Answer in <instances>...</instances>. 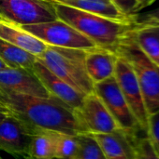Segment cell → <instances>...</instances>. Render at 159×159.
<instances>
[{
  "label": "cell",
  "instance_id": "obj_1",
  "mask_svg": "<svg viewBox=\"0 0 159 159\" xmlns=\"http://www.w3.org/2000/svg\"><path fill=\"white\" fill-rule=\"evenodd\" d=\"M0 102L12 116L35 128L74 136L82 133L74 111L52 95L39 98L0 91Z\"/></svg>",
  "mask_w": 159,
  "mask_h": 159
},
{
  "label": "cell",
  "instance_id": "obj_2",
  "mask_svg": "<svg viewBox=\"0 0 159 159\" xmlns=\"http://www.w3.org/2000/svg\"><path fill=\"white\" fill-rule=\"evenodd\" d=\"M52 3L58 20L75 28L93 41L97 48L114 53L134 25L132 22L111 20L62 4Z\"/></svg>",
  "mask_w": 159,
  "mask_h": 159
},
{
  "label": "cell",
  "instance_id": "obj_3",
  "mask_svg": "<svg viewBox=\"0 0 159 159\" xmlns=\"http://www.w3.org/2000/svg\"><path fill=\"white\" fill-rule=\"evenodd\" d=\"M86 51L48 46L37 60L53 75L86 96L94 92V83L85 67Z\"/></svg>",
  "mask_w": 159,
  "mask_h": 159
},
{
  "label": "cell",
  "instance_id": "obj_4",
  "mask_svg": "<svg viewBox=\"0 0 159 159\" xmlns=\"http://www.w3.org/2000/svg\"><path fill=\"white\" fill-rule=\"evenodd\" d=\"M131 30L121 42L116 54L124 58L132 67L138 79L148 115H152L159 111V67L137 46L132 37Z\"/></svg>",
  "mask_w": 159,
  "mask_h": 159
},
{
  "label": "cell",
  "instance_id": "obj_5",
  "mask_svg": "<svg viewBox=\"0 0 159 159\" xmlns=\"http://www.w3.org/2000/svg\"><path fill=\"white\" fill-rule=\"evenodd\" d=\"M94 92L100 98L122 131L130 137H147L131 112L114 76L95 84Z\"/></svg>",
  "mask_w": 159,
  "mask_h": 159
},
{
  "label": "cell",
  "instance_id": "obj_6",
  "mask_svg": "<svg viewBox=\"0 0 159 159\" xmlns=\"http://www.w3.org/2000/svg\"><path fill=\"white\" fill-rule=\"evenodd\" d=\"M48 46L91 50L97 48L93 41L61 20L20 26Z\"/></svg>",
  "mask_w": 159,
  "mask_h": 159
},
{
  "label": "cell",
  "instance_id": "obj_7",
  "mask_svg": "<svg viewBox=\"0 0 159 159\" xmlns=\"http://www.w3.org/2000/svg\"><path fill=\"white\" fill-rule=\"evenodd\" d=\"M57 20L54 6L48 0H0V20L31 25Z\"/></svg>",
  "mask_w": 159,
  "mask_h": 159
},
{
  "label": "cell",
  "instance_id": "obj_8",
  "mask_svg": "<svg viewBox=\"0 0 159 159\" xmlns=\"http://www.w3.org/2000/svg\"><path fill=\"white\" fill-rule=\"evenodd\" d=\"M82 133L108 134L121 130L100 98L92 92L86 95L81 107L74 111Z\"/></svg>",
  "mask_w": 159,
  "mask_h": 159
},
{
  "label": "cell",
  "instance_id": "obj_9",
  "mask_svg": "<svg viewBox=\"0 0 159 159\" xmlns=\"http://www.w3.org/2000/svg\"><path fill=\"white\" fill-rule=\"evenodd\" d=\"M113 76L131 112L139 122L141 128L147 134V123L149 115L138 79L129 63L124 58L118 55Z\"/></svg>",
  "mask_w": 159,
  "mask_h": 159
},
{
  "label": "cell",
  "instance_id": "obj_10",
  "mask_svg": "<svg viewBox=\"0 0 159 159\" xmlns=\"http://www.w3.org/2000/svg\"><path fill=\"white\" fill-rule=\"evenodd\" d=\"M36 129L12 115L8 116L0 123V150L28 157Z\"/></svg>",
  "mask_w": 159,
  "mask_h": 159
},
{
  "label": "cell",
  "instance_id": "obj_11",
  "mask_svg": "<svg viewBox=\"0 0 159 159\" xmlns=\"http://www.w3.org/2000/svg\"><path fill=\"white\" fill-rule=\"evenodd\" d=\"M0 91L39 98L51 96L33 70L23 68H7L0 71Z\"/></svg>",
  "mask_w": 159,
  "mask_h": 159
},
{
  "label": "cell",
  "instance_id": "obj_12",
  "mask_svg": "<svg viewBox=\"0 0 159 159\" xmlns=\"http://www.w3.org/2000/svg\"><path fill=\"white\" fill-rule=\"evenodd\" d=\"M32 70L52 96L66 103L73 111L81 107L85 96L53 75L38 60L35 62Z\"/></svg>",
  "mask_w": 159,
  "mask_h": 159
},
{
  "label": "cell",
  "instance_id": "obj_13",
  "mask_svg": "<svg viewBox=\"0 0 159 159\" xmlns=\"http://www.w3.org/2000/svg\"><path fill=\"white\" fill-rule=\"evenodd\" d=\"M117 54L99 48L86 51V72L95 84L102 82L114 75Z\"/></svg>",
  "mask_w": 159,
  "mask_h": 159
},
{
  "label": "cell",
  "instance_id": "obj_14",
  "mask_svg": "<svg viewBox=\"0 0 159 159\" xmlns=\"http://www.w3.org/2000/svg\"><path fill=\"white\" fill-rule=\"evenodd\" d=\"M106 159H135L134 138L122 130L108 134H93Z\"/></svg>",
  "mask_w": 159,
  "mask_h": 159
},
{
  "label": "cell",
  "instance_id": "obj_15",
  "mask_svg": "<svg viewBox=\"0 0 159 159\" xmlns=\"http://www.w3.org/2000/svg\"><path fill=\"white\" fill-rule=\"evenodd\" d=\"M0 38L14 46L39 57L47 48L48 45L27 33L20 26L0 20Z\"/></svg>",
  "mask_w": 159,
  "mask_h": 159
},
{
  "label": "cell",
  "instance_id": "obj_16",
  "mask_svg": "<svg viewBox=\"0 0 159 159\" xmlns=\"http://www.w3.org/2000/svg\"><path fill=\"white\" fill-rule=\"evenodd\" d=\"M48 1L68 6L111 20L133 23L132 18L127 17L122 12H120L111 0H48Z\"/></svg>",
  "mask_w": 159,
  "mask_h": 159
},
{
  "label": "cell",
  "instance_id": "obj_17",
  "mask_svg": "<svg viewBox=\"0 0 159 159\" xmlns=\"http://www.w3.org/2000/svg\"><path fill=\"white\" fill-rule=\"evenodd\" d=\"M131 34L140 49L159 67V24H134Z\"/></svg>",
  "mask_w": 159,
  "mask_h": 159
},
{
  "label": "cell",
  "instance_id": "obj_18",
  "mask_svg": "<svg viewBox=\"0 0 159 159\" xmlns=\"http://www.w3.org/2000/svg\"><path fill=\"white\" fill-rule=\"evenodd\" d=\"M0 59L8 68L33 69L37 57L0 38Z\"/></svg>",
  "mask_w": 159,
  "mask_h": 159
},
{
  "label": "cell",
  "instance_id": "obj_19",
  "mask_svg": "<svg viewBox=\"0 0 159 159\" xmlns=\"http://www.w3.org/2000/svg\"><path fill=\"white\" fill-rule=\"evenodd\" d=\"M54 131L36 129L28 157L32 159H54Z\"/></svg>",
  "mask_w": 159,
  "mask_h": 159
},
{
  "label": "cell",
  "instance_id": "obj_20",
  "mask_svg": "<svg viewBox=\"0 0 159 159\" xmlns=\"http://www.w3.org/2000/svg\"><path fill=\"white\" fill-rule=\"evenodd\" d=\"M77 139L78 149L73 159H106L93 134L81 133Z\"/></svg>",
  "mask_w": 159,
  "mask_h": 159
},
{
  "label": "cell",
  "instance_id": "obj_21",
  "mask_svg": "<svg viewBox=\"0 0 159 159\" xmlns=\"http://www.w3.org/2000/svg\"><path fill=\"white\" fill-rule=\"evenodd\" d=\"M54 159H73L78 149L77 135H68L54 131Z\"/></svg>",
  "mask_w": 159,
  "mask_h": 159
},
{
  "label": "cell",
  "instance_id": "obj_22",
  "mask_svg": "<svg viewBox=\"0 0 159 159\" xmlns=\"http://www.w3.org/2000/svg\"><path fill=\"white\" fill-rule=\"evenodd\" d=\"M147 138L154 152L159 157V111L148 116Z\"/></svg>",
  "mask_w": 159,
  "mask_h": 159
},
{
  "label": "cell",
  "instance_id": "obj_23",
  "mask_svg": "<svg viewBox=\"0 0 159 159\" xmlns=\"http://www.w3.org/2000/svg\"><path fill=\"white\" fill-rule=\"evenodd\" d=\"M135 159H159V157L154 152L147 137L134 138Z\"/></svg>",
  "mask_w": 159,
  "mask_h": 159
},
{
  "label": "cell",
  "instance_id": "obj_24",
  "mask_svg": "<svg viewBox=\"0 0 159 159\" xmlns=\"http://www.w3.org/2000/svg\"><path fill=\"white\" fill-rule=\"evenodd\" d=\"M133 24H159V7L144 12L142 14L137 13L132 16Z\"/></svg>",
  "mask_w": 159,
  "mask_h": 159
},
{
  "label": "cell",
  "instance_id": "obj_25",
  "mask_svg": "<svg viewBox=\"0 0 159 159\" xmlns=\"http://www.w3.org/2000/svg\"><path fill=\"white\" fill-rule=\"evenodd\" d=\"M112 4L127 17L132 18L137 14V1L136 0H111Z\"/></svg>",
  "mask_w": 159,
  "mask_h": 159
},
{
  "label": "cell",
  "instance_id": "obj_26",
  "mask_svg": "<svg viewBox=\"0 0 159 159\" xmlns=\"http://www.w3.org/2000/svg\"><path fill=\"white\" fill-rule=\"evenodd\" d=\"M137 1V13H139L142 9L151 6L157 0H136Z\"/></svg>",
  "mask_w": 159,
  "mask_h": 159
},
{
  "label": "cell",
  "instance_id": "obj_27",
  "mask_svg": "<svg viewBox=\"0 0 159 159\" xmlns=\"http://www.w3.org/2000/svg\"><path fill=\"white\" fill-rule=\"evenodd\" d=\"M8 116H11L10 111L8 110L7 107H6L3 103L0 102V123H1L5 118H7Z\"/></svg>",
  "mask_w": 159,
  "mask_h": 159
},
{
  "label": "cell",
  "instance_id": "obj_28",
  "mask_svg": "<svg viewBox=\"0 0 159 159\" xmlns=\"http://www.w3.org/2000/svg\"><path fill=\"white\" fill-rule=\"evenodd\" d=\"M7 68H8L4 62H3V61L0 59V71H3V70H5V69H7Z\"/></svg>",
  "mask_w": 159,
  "mask_h": 159
},
{
  "label": "cell",
  "instance_id": "obj_29",
  "mask_svg": "<svg viewBox=\"0 0 159 159\" xmlns=\"http://www.w3.org/2000/svg\"><path fill=\"white\" fill-rule=\"evenodd\" d=\"M0 159H2V158H1V157H0Z\"/></svg>",
  "mask_w": 159,
  "mask_h": 159
}]
</instances>
